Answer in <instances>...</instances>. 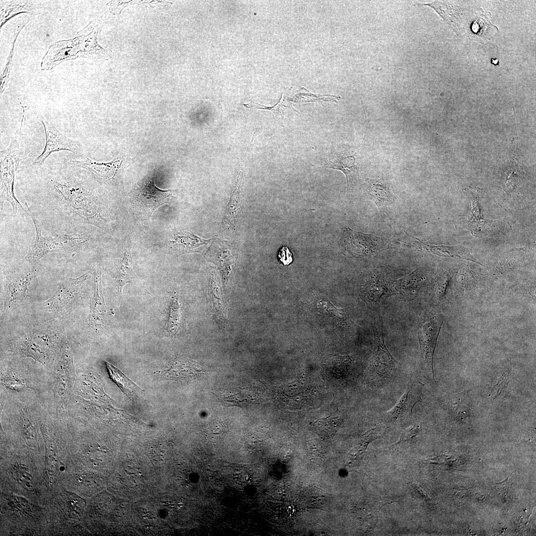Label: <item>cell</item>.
I'll return each instance as SVG.
<instances>
[{
    "instance_id": "31",
    "label": "cell",
    "mask_w": 536,
    "mask_h": 536,
    "mask_svg": "<svg viewBox=\"0 0 536 536\" xmlns=\"http://www.w3.org/2000/svg\"><path fill=\"white\" fill-rule=\"evenodd\" d=\"M244 479L245 481L248 483H250L251 482V479L249 475L245 476L244 477Z\"/></svg>"
},
{
    "instance_id": "18",
    "label": "cell",
    "mask_w": 536,
    "mask_h": 536,
    "mask_svg": "<svg viewBox=\"0 0 536 536\" xmlns=\"http://www.w3.org/2000/svg\"><path fill=\"white\" fill-rule=\"evenodd\" d=\"M417 274L414 271L403 278L392 280L396 294H400L409 300L415 298L418 294L421 281Z\"/></svg>"
},
{
    "instance_id": "11",
    "label": "cell",
    "mask_w": 536,
    "mask_h": 536,
    "mask_svg": "<svg viewBox=\"0 0 536 536\" xmlns=\"http://www.w3.org/2000/svg\"><path fill=\"white\" fill-rule=\"evenodd\" d=\"M422 387L423 384L417 377L412 375L405 392L398 403L384 414V421L387 423H394L411 416L414 406L421 401Z\"/></svg>"
},
{
    "instance_id": "5",
    "label": "cell",
    "mask_w": 536,
    "mask_h": 536,
    "mask_svg": "<svg viewBox=\"0 0 536 536\" xmlns=\"http://www.w3.org/2000/svg\"><path fill=\"white\" fill-rule=\"evenodd\" d=\"M54 186L62 205L77 220L98 225L100 221L95 201L82 188L76 185L56 182Z\"/></svg>"
},
{
    "instance_id": "7",
    "label": "cell",
    "mask_w": 536,
    "mask_h": 536,
    "mask_svg": "<svg viewBox=\"0 0 536 536\" xmlns=\"http://www.w3.org/2000/svg\"><path fill=\"white\" fill-rule=\"evenodd\" d=\"M90 272L76 278L63 279L49 299L43 303L42 308L48 316L60 317L69 313L81 296V288Z\"/></svg>"
},
{
    "instance_id": "19",
    "label": "cell",
    "mask_w": 536,
    "mask_h": 536,
    "mask_svg": "<svg viewBox=\"0 0 536 536\" xmlns=\"http://www.w3.org/2000/svg\"><path fill=\"white\" fill-rule=\"evenodd\" d=\"M370 197L381 212H386L393 201L394 196L387 185L379 181L373 182L369 188Z\"/></svg>"
},
{
    "instance_id": "20",
    "label": "cell",
    "mask_w": 536,
    "mask_h": 536,
    "mask_svg": "<svg viewBox=\"0 0 536 536\" xmlns=\"http://www.w3.org/2000/svg\"><path fill=\"white\" fill-rule=\"evenodd\" d=\"M8 469L14 481L22 490L30 493L35 491L36 482L29 468L26 465L19 464L17 461H15L14 464L10 465Z\"/></svg>"
},
{
    "instance_id": "23",
    "label": "cell",
    "mask_w": 536,
    "mask_h": 536,
    "mask_svg": "<svg viewBox=\"0 0 536 536\" xmlns=\"http://www.w3.org/2000/svg\"><path fill=\"white\" fill-rule=\"evenodd\" d=\"M341 416L328 417L321 418L314 422V431L323 438H330L334 436L341 424Z\"/></svg>"
},
{
    "instance_id": "28",
    "label": "cell",
    "mask_w": 536,
    "mask_h": 536,
    "mask_svg": "<svg viewBox=\"0 0 536 536\" xmlns=\"http://www.w3.org/2000/svg\"><path fill=\"white\" fill-rule=\"evenodd\" d=\"M419 431V426L418 425H413L410 426L402 432L399 440L395 445H398L411 440L416 436Z\"/></svg>"
},
{
    "instance_id": "6",
    "label": "cell",
    "mask_w": 536,
    "mask_h": 536,
    "mask_svg": "<svg viewBox=\"0 0 536 536\" xmlns=\"http://www.w3.org/2000/svg\"><path fill=\"white\" fill-rule=\"evenodd\" d=\"M19 143L12 138L9 146L0 151V210L3 209L5 201L12 206L13 212L16 214L19 206L25 211L14 194V185L16 172L20 162Z\"/></svg>"
},
{
    "instance_id": "4",
    "label": "cell",
    "mask_w": 536,
    "mask_h": 536,
    "mask_svg": "<svg viewBox=\"0 0 536 536\" xmlns=\"http://www.w3.org/2000/svg\"><path fill=\"white\" fill-rule=\"evenodd\" d=\"M25 203L33 220L36 230L35 239L24 258L26 261L34 264L49 253L74 252L81 249L87 242L88 239L83 235H56L55 237L51 238L44 237L42 235L41 229L31 214L27 203L25 202Z\"/></svg>"
},
{
    "instance_id": "16",
    "label": "cell",
    "mask_w": 536,
    "mask_h": 536,
    "mask_svg": "<svg viewBox=\"0 0 536 536\" xmlns=\"http://www.w3.org/2000/svg\"><path fill=\"white\" fill-rule=\"evenodd\" d=\"M322 166L343 172L346 179L347 191L358 180L359 168L356 157L353 153L340 154Z\"/></svg>"
},
{
    "instance_id": "8",
    "label": "cell",
    "mask_w": 536,
    "mask_h": 536,
    "mask_svg": "<svg viewBox=\"0 0 536 536\" xmlns=\"http://www.w3.org/2000/svg\"><path fill=\"white\" fill-rule=\"evenodd\" d=\"M178 190H162L155 183L153 174L149 176L137 188L135 196L136 206L143 218L150 217L161 205L174 198Z\"/></svg>"
},
{
    "instance_id": "26",
    "label": "cell",
    "mask_w": 536,
    "mask_h": 536,
    "mask_svg": "<svg viewBox=\"0 0 536 536\" xmlns=\"http://www.w3.org/2000/svg\"><path fill=\"white\" fill-rule=\"evenodd\" d=\"M295 95L293 100L296 103H306L311 102H321L323 101H334L337 102L340 98L339 96L322 95L320 94H313L309 92L304 88H301L297 91Z\"/></svg>"
},
{
    "instance_id": "3",
    "label": "cell",
    "mask_w": 536,
    "mask_h": 536,
    "mask_svg": "<svg viewBox=\"0 0 536 536\" xmlns=\"http://www.w3.org/2000/svg\"><path fill=\"white\" fill-rule=\"evenodd\" d=\"M373 329L374 343L368 376L374 382L390 381L397 376L400 364L392 356L385 345L382 319L376 311L373 312Z\"/></svg>"
},
{
    "instance_id": "21",
    "label": "cell",
    "mask_w": 536,
    "mask_h": 536,
    "mask_svg": "<svg viewBox=\"0 0 536 536\" xmlns=\"http://www.w3.org/2000/svg\"><path fill=\"white\" fill-rule=\"evenodd\" d=\"M107 372L112 381L130 398H133L140 391V388L111 364L105 362Z\"/></svg>"
},
{
    "instance_id": "29",
    "label": "cell",
    "mask_w": 536,
    "mask_h": 536,
    "mask_svg": "<svg viewBox=\"0 0 536 536\" xmlns=\"http://www.w3.org/2000/svg\"><path fill=\"white\" fill-rule=\"evenodd\" d=\"M278 261L284 266L291 264L293 260V256L290 249L283 246L279 249L277 255Z\"/></svg>"
},
{
    "instance_id": "17",
    "label": "cell",
    "mask_w": 536,
    "mask_h": 536,
    "mask_svg": "<svg viewBox=\"0 0 536 536\" xmlns=\"http://www.w3.org/2000/svg\"><path fill=\"white\" fill-rule=\"evenodd\" d=\"M136 278L133 270V266L130 251L124 254L122 261L116 267L115 275V285L118 293L122 295L124 286L133 282Z\"/></svg>"
},
{
    "instance_id": "27",
    "label": "cell",
    "mask_w": 536,
    "mask_h": 536,
    "mask_svg": "<svg viewBox=\"0 0 536 536\" xmlns=\"http://www.w3.org/2000/svg\"><path fill=\"white\" fill-rule=\"evenodd\" d=\"M11 2L8 5L7 8L2 9L1 10V17L4 16L1 18V26L6 21V18H9L10 17V15L13 16V15L19 12H27L29 10L27 7L26 2L23 1H14V2Z\"/></svg>"
},
{
    "instance_id": "14",
    "label": "cell",
    "mask_w": 536,
    "mask_h": 536,
    "mask_svg": "<svg viewBox=\"0 0 536 536\" xmlns=\"http://www.w3.org/2000/svg\"><path fill=\"white\" fill-rule=\"evenodd\" d=\"M363 300L375 311L388 297L396 294L392 280L384 276L373 275L363 284L360 290Z\"/></svg>"
},
{
    "instance_id": "25",
    "label": "cell",
    "mask_w": 536,
    "mask_h": 536,
    "mask_svg": "<svg viewBox=\"0 0 536 536\" xmlns=\"http://www.w3.org/2000/svg\"><path fill=\"white\" fill-rule=\"evenodd\" d=\"M245 107L251 109H262L272 111L277 120L278 121V123L280 125L283 127L282 122L283 118V112L284 110L290 106V104L288 101L285 100L283 98V95L282 94L281 99L276 104L272 106H266L260 104L258 103L251 102L250 103L244 104Z\"/></svg>"
},
{
    "instance_id": "22",
    "label": "cell",
    "mask_w": 536,
    "mask_h": 536,
    "mask_svg": "<svg viewBox=\"0 0 536 536\" xmlns=\"http://www.w3.org/2000/svg\"><path fill=\"white\" fill-rule=\"evenodd\" d=\"M242 176V172H240L237 176L234 189L231 194L229 202L223 220V223L225 226H230L235 222L241 197L240 188Z\"/></svg>"
},
{
    "instance_id": "9",
    "label": "cell",
    "mask_w": 536,
    "mask_h": 536,
    "mask_svg": "<svg viewBox=\"0 0 536 536\" xmlns=\"http://www.w3.org/2000/svg\"><path fill=\"white\" fill-rule=\"evenodd\" d=\"M37 119L42 124L45 134V145L42 152L33 161L31 165L40 166L54 152L66 150L83 156L81 145L78 140L71 139L62 134L52 123L47 121L39 112H34Z\"/></svg>"
},
{
    "instance_id": "13",
    "label": "cell",
    "mask_w": 536,
    "mask_h": 536,
    "mask_svg": "<svg viewBox=\"0 0 536 536\" xmlns=\"http://www.w3.org/2000/svg\"><path fill=\"white\" fill-rule=\"evenodd\" d=\"M74 166L86 169L91 172L99 180L106 183H113L122 181L123 158L117 157L108 162H98L87 157L82 160L70 161Z\"/></svg>"
},
{
    "instance_id": "1",
    "label": "cell",
    "mask_w": 536,
    "mask_h": 536,
    "mask_svg": "<svg viewBox=\"0 0 536 536\" xmlns=\"http://www.w3.org/2000/svg\"><path fill=\"white\" fill-rule=\"evenodd\" d=\"M103 27L102 21L95 19L78 32L74 38L56 42L51 45L42 60L41 70H51L63 62L79 58L113 59L114 53L103 48L98 41V35Z\"/></svg>"
},
{
    "instance_id": "12",
    "label": "cell",
    "mask_w": 536,
    "mask_h": 536,
    "mask_svg": "<svg viewBox=\"0 0 536 536\" xmlns=\"http://www.w3.org/2000/svg\"><path fill=\"white\" fill-rule=\"evenodd\" d=\"M34 277V273L30 271L5 276L3 280V314L12 311L22 304Z\"/></svg>"
},
{
    "instance_id": "2",
    "label": "cell",
    "mask_w": 536,
    "mask_h": 536,
    "mask_svg": "<svg viewBox=\"0 0 536 536\" xmlns=\"http://www.w3.org/2000/svg\"><path fill=\"white\" fill-rule=\"evenodd\" d=\"M443 321L441 315L431 310L422 312L418 321L420 370L423 375L430 380H434V352Z\"/></svg>"
},
{
    "instance_id": "10",
    "label": "cell",
    "mask_w": 536,
    "mask_h": 536,
    "mask_svg": "<svg viewBox=\"0 0 536 536\" xmlns=\"http://www.w3.org/2000/svg\"><path fill=\"white\" fill-rule=\"evenodd\" d=\"M341 243L348 254L358 258L373 256L384 248L383 239L374 234L345 229Z\"/></svg>"
},
{
    "instance_id": "15",
    "label": "cell",
    "mask_w": 536,
    "mask_h": 536,
    "mask_svg": "<svg viewBox=\"0 0 536 536\" xmlns=\"http://www.w3.org/2000/svg\"><path fill=\"white\" fill-rule=\"evenodd\" d=\"M93 271L94 290L90 302L89 323L94 331H101L107 323L108 314L104 300L99 267L95 266Z\"/></svg>"
},
{
    "instance_id": "24",
    "label": "cell",
    "mask_w": 536,
    "mask_h": 536,
    "mask_svg": "<svg viewBox=\"0 0 536 536\" xmlns=\"http://www.w3.org/2000/svg\"><path fill=\"white\" fill-rule=\"evenodd\" d=\"M168 314L167 319L165 324V329L168 333L171 335H173L178 329L181 319L179 299L176 293L171 298Z\"/></svg>"
},
{
    "instance_id": "30",
    "label": "cell",
    "mask_w": 536,
    "mask_h": 536,
    "mask_svg": "<svg viewBox=\"0 0 536 536\" xmlns=\"http://www.w3.org/2000/svg\"><path fill=\"white\" fill-rule=\"evenodd\" d=\"M295 509L293 506H289L287 508V512L289 516L293 515L295 513Z\"/></svg>"
}]
</instances>
